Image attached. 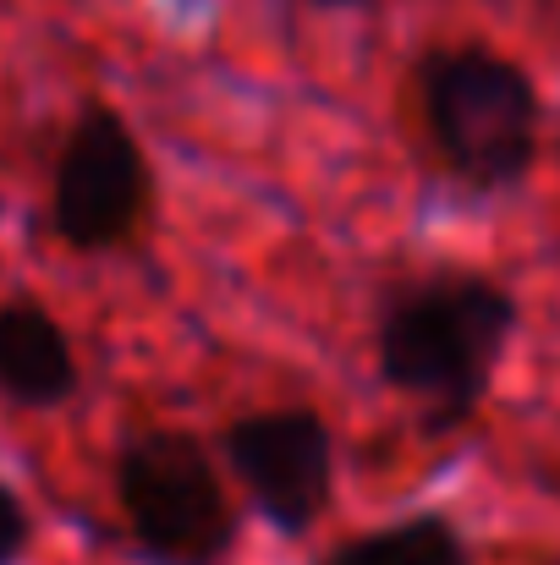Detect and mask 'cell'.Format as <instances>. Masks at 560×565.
Instances as JSON below:
<instances>
[{
    "label": "cell",
    "mask_w": 560,
    "mask_h": 565,
    "mask_svg": "<svg viewBox=\"0 0 560 565\" xmlns=\"http://www.w3.org/2000/svg\"><path fill=\"white\" fill-rule=\"evenodd\" d=\"M517 330L522 302L506 280L434 264L384 286L373 308V369L384 390L418 406L423 434H456L489 401Z\"/></svg>",
    "instance_id": "6da1fadb"
},
{
    "label": "cell",
    "mask_w": 560,
    "mask_h": 565,
    "mask_svg": "<svg viewBox=\"0 0 560 565\" xmlns=\"http://www.w3.org/2000/svg\"><path fill=\"white\" fill-rule=\"evenodd\" d=\"M418 110L445 171L478 198L517 192L545 154V94L533 72L489 44L418 55Z\"/></svg>",
    "instance_id": "7a4b0ae2"
},
{
    "label": "cell",
    "mask_w": 560,
    "mask_h": 565,
    "mask_svg": "<svg viewBox=\"0 0 560 565\" xmlns=\"http://www.w3.org/2000/svg\"><path fill=\"white\" fill-rule=\"evenodd\" d=\"M116 511L144 565H225L236 550V505L214 450L192 428H133L110 461Z\"/></svg>",
    "instance_id": "3957f363"
},
{
    "label": "cell",
    "mask_w": 560,
    "mask_h": 565,
    "mask_svg": "<svg viewBox=\"0 0 560 565\" xmlns=\"http://www.w3.org/2000/svg\"><path fill=\"white\" fill-rule=\"evenodd\" d=\"M149 209H155V171L138 132L127 127L116 105L83 99L50 177L55 236L83 258L121 253L127 242H138Z\"/></svg>",
    "instance_id": "277c9868"
},
{
    "label": "cell",
    "mask_w": 560,
    "mask_h": 565,
    "mask_svg": "<svg viewBox=\"0 0 560 565\" xmlns=\"http://www.w3.org/2000/svg\"><path fill=\"white\" fill-rule=\"evenodd\" d=\"M220 456L275 539H308L336 500V434L319 406H258L225 423Z\"/></svg>",
    "instance_id": "5b68a950"
},
{
    "label": "cell",
    "mask_w": 560,
    "mask_h": 565,
    "mask_svg": "<svg viewBox=\"0 0 560 565\" xmlns=\"http://www.w3.org/2000/svg\"><path fill=\"white\" fill-rule=\"evenodd\" d=\"M83 363L66 324L28 297L0 302V401L17 412H55L77 401Z\"/></svg>",
    "instance_id": "8992f818"
},
{
    "label": "cell",
    "mask_w": 560,
    "mask_h": 565,
    "mask_svg": "<svg viewBox=\"0 0 560 565\" xmlns=\"http://www.w3.org/2000/svg\"><path fill=\"white\" fill-rule=\"evenodd\" d=\"M319 565H473V550L451 516L418 511V516H401L390 527H373V533L336 544Z\"/></svg>",
    "instance_id": "52a82bcc"
},
{
    "label": "cell",
    "mask_w": 560,
    "mask_h": 565,
    "mask_svg": "<svg viewBox=\"0 0 560 565\" xmlns=\"http://www.w3.org/2000/svg\"><path fill=\"white\" fill-rule=\"evenodd\" d=\"M33 544V516L22 505V494L0 478V565H17Z\"/></svg>",
    "instance_id": "ba28073f"
},
{
    "label": "cell",
    "mask_w": 560,
    "mask_h": 565,
    "mask_svg": "<svg viewBox=\"0 0 560 565\" xmlns=\"http://www.w3.org/2000/svg\"><path fill=\"white\" fill-rule=\"evenodd\" d=\"M308 6H319V11H358V6H369V0H308Z\"/></svg>",
    "instance_id": "9c48e42d"
}]
</instances>
